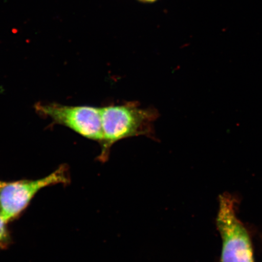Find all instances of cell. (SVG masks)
Masks as SVG:
<instances>
[{"instance_id": "6da1fadb", "label": "cell", "mask_w": 262, "mask_h": 262, "mask_svg": "<svg viewBox=\"0 0 262 262\" xmlns=\"http://www.w3.org/2000/svg\"><path fill=\"white\" fill-rule=\"evenodd\" d=\"M103 140L101 153L97 160L107 161L115 143L129 137L150 136L157 112L143 108L136 103H127L101 107Z\"/></svg>"}, {"instance_id": "7a4b0ae2", "label": "cell", "mask_w": 262, "mask_h": 262, "mask_svg": "<svg viewBox=\"0 0 262 262\" xmlns=\"http://www.w3.org/2000/svg\"><path fill=\"white\" fill-rule=\"evenodd\" d=\"M233 196H219L216 224L222 239L221 262H254L253 247L247 229L235 212Z\"/></svg>"}, {"instance_id": "3957f363", "label": "cell", "mask_w": 262, "mask_h": 262, "mask_svg": "<svg viewBox=\"0 0 262 262\" xmlns=\"http://www.w3.org/2000/svg\"><path fill=\"white\" fill-rule=\"evenodd\" d=\"M35 110L55 123L67 126L88 139L101 143L103 140L101 107L37 103Z\"/></svg>"}, {"instance_id": "277c9868", "label": "cell", "mask_w": 262, "mask_h": 262, "mask_svg": "<svg viewBox=\"0 0 262 262\" xmlns=\"http://www.w3.org/2000/svg\"><path fill=\"white\" fill-rule=\"evenodd\" d=\"M68 181L67 171L64 167L61 166L40 180L8 183L0 189V217L7 223L24 210L41 189Z\"/></svg>"}, {"instance_id": "5b68a950", "label": "cell", "mask_w": 262, "mask_h": 262, "mask_svg": "<svg viewBox=\"0 0 262 262\" xmlns=\"http://www.w3.org/2000/svg\"><path fill=\"white\" fill-rule=\"evenodd\" d=\"M5 224L6 222L0 217V241H2L6 238Z\"/></svg>"}, {"instance_id": "8992f818", "label": "cell", "mask_w": 262, "mask_h": 262, "mask_svg": "<svg viewBox=\"0 0 262 262\" xmlns=\"http://www.w3.org/2000/svg\"><path fill=\"white\" fill-rule=\"evenodd\" d=\"M138 1L145 3H152L157 2V0H138Z\"/></svg>"}, {"instance_id": "52a82bcc", "label": "cell", "mask_w": 262, "mask_h": 262, "mask_svg": "<svg viewBox=\"0 0 262 262\" xmlns=\"http://www.w3.org/2000/svg\"><path fill=\"white\" fill-rule=\"evenodd\" d=\"M8 183L0 181V189L4 187L5 186L8 184Z\"/></svg>"}]
</instances>
